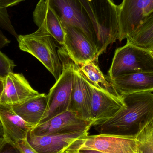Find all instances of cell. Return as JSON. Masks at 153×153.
I'll return each mask as SVG.
<instances>
[{
  "mask_svg": "<svg viewBox=\"0 0 153 153\" xmlns=\"http://www.w3.org/2000/svg\"><path fill=\"white\" fill-rule=\"evenodd\" d=\"M53 39L43 26L32 34L19 35L17 39L20 49L37 58L56 81L62 74V65Z\"/></svg>",
  "mask_w": 153,
  "mask_h": 153,
  "instance_id": "cell-3",
  "label": "cell"
},
{
  "mask_svg": "<svg viewBox=\"0 0 153 153\" xmlns=\"http://www.w3.org/2000/svg\"><path fill=\"white\" fill-rule=\"evenodd\" d=\"M93 150L104 153H137L136 137L100 134L85 138L80 150Z\"/></svg>",
  "mask_w": 153,
  "mask_h": 153,
  "instance_id": "cell-12",
  "label": "cell"
},
{
  "mask_svg": "<svg viewBox=\"0 0 153 153\" xmlns=\"http://www.w3.org/2000/svg\"><path fill=\"white\" fill-rule=\"evenodd\" d=\"M89 131L36 136L29 131L27 140L39 153H71L81 149Z\"/></svg>",
  "mask_w": 153,
  "mask_h": 153,
  "instance_id": "cell-8",
  "label": "cell"
},
{
  "mask_svg": "<svg viewBox=\"0 0 153 153\" xmlns=\"http://www.w3.org/2000/svg\"><path fill=\"white\" fill-rule=\"evenodd\" d=\"M125 106L110 118L94 126L100 134L134 137L153 120V93L121 95Z\"/></svg>",
  "mask_w": 153,
  "mask_h": 153,
  "instance_id": "cell-1",
  "label": "cell"
},
{
  "mask_svg": "<svg viewBox=\"0 0 153 153\" xmlns=\"http://www.w3.org/2000/svg\"><path fill=\"white\" fill-rule=\"evenodd\" d=\"M25 0H0V27L10 34L15 33V30L11 22L7 8L19 4Z\"/></svg>",
  "mask_w": 153,
  "mask_h": 153,
  "instance_id": "cell-22",
  "label": "cell"
},
{
  "mask_svg": "<svg viewBox=\"0 0 153 153\" xmlns=\"http://www.w3.org/2000/svg\"><path fill=\"white\" fill-rule=\"evenodd\" d=\"M151 53H152V55L153 56V50H152V51H151Z\"/></svg>",
  "mask_w": 153,
  "mask_h": 153,
  "instance_id": "cell-32",
  "label": "cell"
},
{
  "mask_svg": "<svg viewBox=\"0 0 153 153\" xmlns=\"http://www.w3.org/2000/svg\"><path fill=\"white\" fill-rule=\"evenodd\" d=\"M108 80L120 96L153 92V72L136 73Z\"/></svg>",
  "mask_w": 153,
  "mask_h": 153,
  "instance_id": "cell-15",
  "label": "cell"
},
{
  "mask_svg": "<svg viewBox=\"0 0 153 153\" xmlns=\"http://www.w3.org/2000/svg\"><path fill=\"white\" fill-rule=\"evenodd\" d=\"M91 17L97 36V57L119 36L117 5L113 0H79Z\"/></svg>",
  "mask_w": 153,
  "mask_h": 153,
  "instance_id": "cell-2",
  "label": "cell"
},
{
  "mask_svg": "<svg viewBox=\"0 0 153 153\" xmlns=\"http://www.w3.org/2000/svg\"><path fill=\"white\" fill-rule=\"evenodd\" d=\"M91 108L90 86L81 71L80 65L74 62L73 85L68 110L75 112L82 119L91 121Z\"/></svg>",
  "mask_w": 153,
  "mask_h": 153,
  "instance_id": "cell-13",
  "label": "cell"
},
{
  "mask_svg": "<svg viewBox=\"0 0 153 153\" xmlns=\"http://www.w3.org/2000/svg\"><path fill=\"white\" fill-rule=\"evenodd\" d=\"M40 94L31 87L23 74L12 72L5 77L4 89L0 103L12 106L24 102Z\"/></svg>",
  "mask_w": 153,
  "mask_h": 153,
  "instance_id": "cell-14",
  "label": "cell"
},
{
  "mask_svg": "<svg viewBox=\"0 0 153 153\" xmlns=\"http://www.w3.org/2000/svg\"><path fill=\"white\" fill-rule=\"evenodd\" d=\"M127 43L150 52L153 50V15L139 26L127 39Z\"/></svg>",
  "mask_w": 153,
  "mask_h": 153,
  "instance_id": "cell-19",
  "label": "cell"
},
{
  "mask_svg": "<svg viewBox=\"0 0 153 153\" xmlns=\"http://www.w3.org/2000/svg\"><path fill=\"white\" fill-rule=\"evenodd\" d=\"M96 62L97 61H94L83 65H80L83 74L88 80L96 85H99L112 93L119 94L115 91L110 82L107 79L106 76L103 75Z\"/></svg>",
  "mask_w": 153,
  "mask_h": 153,
  "instance_id": "cell-20",
  "label": "cell"
},
{
  "mask_svg": "<svg viewBox=\"0 0 153 153\" xmlns=\"http://www.w3.org/2000/svg\"><path fill=\"white\" fill-rule=\"evenodd\" d=\"M10 43V40L0 30V49L8 45Z\"/></svg>",
  "mask_w": 153,
  "mask_h": 153,
  "instance_id": "cell-26",
  "label": "cell"
},
{
  "mask_svg": "<svg viewBox=\"0 0 153 153\" xmlns=\"http://www.w3.org/2000/svg\"><path fill=\"white\" fill-rule=\"evenodd\" d=\"M0 153H21L14 142L7 138L1 148Z\"/></svg>",
  "mask_w": 153,
  "mask_h": 153,
  "instance_id": "cell-25",
  "label": "cell"
},
{
  "mask_svg": "<svg viewBox=\"0 0 153 153\" xmlns=\"http://www.w3.org/2000/svg\"><path fill=\"white\" fill-rule=\"evenodd\" d=\"M33 18L38 27L43 26L56 41L63 46L65 35L62 22L46 0H40L38 3L33 12Z\"/></svg>",
  "mask_w": 153,
  "mask_h": 153,
  "instance_id": "cell-16",
  "label": "cell"
},
{
  "mask_svg": "<svg viewBox=\"0 0 153 153\" xmlns=\"http://www.w3.org/2000/svg\"><path fill=\"white\" fill-rule=\"evenodd\" d=\"M119 36L127 39L146 19L153 15V0H123L117 5Z\"/></svg>",
  "mask_w": 153,
  "mask_h": 153,
  "instance_id": "cell-7",
  "label": "cell"
},
{
  "mask_svg": "<svg viewBox=\"0 0 153 153\" xmlns=\"http://www.w3.org/2000/svg\"><path fill=\"white\" fill-rule=\"evenodd\" d=\"M71 153H81L80 152V151H76L75 152H73Z\"/></svg>",
  "mask_w": 153,
  "mask_h": 153,
  "instance_id": "cell-31",
  "label": "cell"
},
{
  "mask_svg": "<svg viewBox=\"0 0 153 153\" xmlns=\"http://www.w3.org/2000/svg\"><path fill=\"white\" fill-rule=\"evenodd\" d=\"M7 137H0V149L1 148L2 146L6 142L7 139Z\"/></svg>",
  "mask_w": 153,
  "mask_h": 153,
  "instance_id": "cell-29",
  "label": "cell"
},
{
  "mask_svg": "<svg viewBox=\"0 0 153 153\" xmlns=\"http://www.w3.org/2000/svg\"><path fill=\"white\" fill-rule=\"evenodd\" d=\"M140 153H153V120L136 137Z\"/></svg>",
  "mask_w": 153,
  "mask_h": 153,
  "instance_id": "cell-21",
  "label": "cell"
},
{
  "mask_svg": "<svg viewBox=\"0 0 153 153\" xmlns=\"http://www.w3.org/2000/svg\"><path fill=\"white\" fill-rule=\"evenodd\" d=\"M21 153H39L30 145L27 138L14 142Z\"/></svg>",
  "mask_w": 153,
  "mask_h": 153,
  "instance_id": "cell-24",
  "label": "cell"
},
{
  "mask_svg": "<svg viewBox=\"0 0 153 153\" xmlns=\"http://www.w3.org/2000/svg\"><path fill=\"white\" fill-rule=\"evenodd\" d=\"M58 53L62 65V71L47 95V110L41 123L68 110L70 105L73 85L74 62L64 48H60Z\"/></svg>",
  "mask_w": 153,
  "mask_h": 153,
  "instance_id": "cell-4",
  "label": "cell"
},
{
  "mask_svg": "<svg viewBox=\"0 0 153 153\" xmlns=\"http://www.w3.org/2000/svg\"><path fill=\"white\" fill-rule=\"evenodd\" d=\"M79 151H80V152L81 153H104L102 152H99V151L93 150H85V149H82V150H79Z\"/></svg>",
  "mask_w": 153,
  "mask_h": 153,
  "instance_id": "cell-28",
  "label": "cell"
},
{
  "mask_svg": "<svg viewBox=\"0 0 153 153\" xmlns=\"http://www.w3.org/2000/svg\"><path fill=\"white\" fill-rule=\"evenodd\" d=\"M15 66L13 61L0 50V76L5 78L10 73L13 72Z\"/></svg>",
  "mask_w": 153,
  "mask_h": 153,
  "instance_id": "cell-23",
  "label": "cell"
},
{
  "mask_svg": "<svg viewBox=\"0 0 153 153\" xmlns=\"http://www.w3.org/2000/svg\"><path fill=\"white\" fill-rule=\"evenodd\" d=\"M48 102V95L41 94L37 97L11 107L16 114L34 128L44 120L47 110Z\"/></svg>",
  "mask_w": 153,
  "mask_h": 153,
  "instance_id": "cell-18",
  "label": "cell"
},
{
  "mask_svg": "<svg viewBox=\"0 0 153 153\" xmlns=\"http://www.w3.org/2000/svg\"><path fill=\"white\" fill-rule=\"evenodd\" d=\"M93 122L79 117L75 112L67 110L40 123L30 132L36 136L69 134L89 131Z\"/></svg>",
  "mask_w": 153,
  "mask_h": 153,
  "instance_id": "cell-10",
  "label": "cell"
},
{
  "mask_svg": "<svg viewBox=\"0 0 153 153\" xmlns=\"http://www.w3.org/2000/svg\"><path fill=\"white\" fill-rule=\"evenodd\" d=\"M137 153H140V152H139V151H138V150H137Z\"/></svg>",
  "mask_w": 153,
  "mask_h": 153,
  "instance_id": "cell-33",
  "label": "cell"
},
{
  "mask_svg": "<svg viewBox=\"0 0 153 153\" xmlns=\"http://www.w3.org/2000/svg\"><path fill=\"white\" fill-rule=\"evenodd\" d=\"M5 78L0 76V100L1 98L2 94L4 89L5 84Z\"/></svg>",
  "mask_w": 153,
  "mask_h": 153,
  "instance_id": "cell-27",
  "label": "cell"
},
{
  "mask_svg": "<svg viewBox=\"0 0 153 153\" xmlns=\"http://www.w3.org/2000/svg\"><path fill=\"white\" fill-rule=\"evenodd\" d=\"M0 122L5 137L13 142L27 138L33 128L15 113L11 105L0 103Z\"/></svg>",
  "mask_w": 153,
  "mask_h": 153,
  "instance_id": "cell-17",
  "label": "cell"
},
{
  "mask_svg": "<svg viewBox=\"0 0 153 153\" xmlns=\"http://www.w3.org/2000/svg\"><path fill=\"white\" fill-rule=\"evenodd\" d=\"M153 72V56L150 51L126 43L115 51L108 79L126 74Z\"/></svg>",
  "mask_w": 153,
  "mask_h": 153,
  "instance_id": "cell-5",
  "label": "cell"
},
{
  "mask_svg": "<svg viewBox=\"0 0 153 153\" xmlns=\"http://www.w3.org/2000/svg\"><path fill=\"white\" fill-rule=\"evenodd\" d=\"M62 24L65 35L63 47L71 59L79 65L97 61L96 48L82 31L73 26Z\"/></svg>",
  "mask_w": 153,
  "mask_h": 153,
  "instance_id": "cell-11",
  "label": "cell"
},
{
  "mask_svg": "<svg viewBox=\"0 0 153 153\" xmlns=\"http://www.w3.org/2000/svg\"><path fill=\"white\" fill-rule=\"evenodd\" d=\"M85 77L91 91V119L92 126H96L113 117L125 103L120 95L106 91Z\"/></svg>",
  "mask_w": 153,
  "mask_h": 153,
  "instance_id": "cell-9",
  "label": "cell"
},
{
  "mask_svg": "<svg viewBox=\"0 0 153 153\" xmlns=\"http://www.w3.org/2000/svg\"><path fill=\"white\" fill-rule=\"evenodd\" d=\"M5 137V134H4V131L3 128L0 122V137Z\"/></svg>",
  "mask_w": 153,
  "mask_h": 153,
  "instance_id": "cell-30",
  "label": "cell"
},
{
  "mask_svg": "<svg viewBox=\"0 0 153 153\" xmlns=\"http://www.w3.org/2000/svg\"><path fill=\"white\" fill-rule=\"evenodd\" d=\"M62 23L73 26L82 31L97 48V39L92 21L79 0H46Z\"/></svg>",
  "mask_w": 153,
  "mask_h": 153,
  "instance_id": "cell-6",
  "label": "cell"
}]
</instances>
